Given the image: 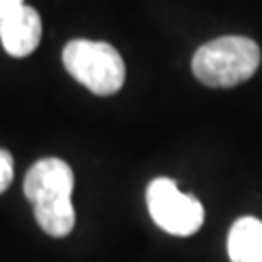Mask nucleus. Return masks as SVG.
<instances>
[{
    "instance_id": "nucleus-5",
    "label": "nucleus",
    "mask_w": 262,
    "mask_h": 262,
    "mask_svg": "<svg viewBox=\"0 0 262 262\" xmlns=\"http://www.w3.org/2000/svg\"><path fill=\"white\" fill-rule=\"evenodd\" d=\"M42 39V18L29 5L0 15V42L11 57H27Z\"/></svg>"
},
{
    "instance_id": "nucleus-6",
    "label": "nucleus",
    "mask_w": 262,
    "mask_h": 262,
    "mask_svg": "<svg viewBox=\"0 0 262 262\" xmlns=\"http://www.w3.org/2000/svg\"><path fill=\"white\" fill-rule=\"evenodd\" d=\"M227 253L232 262H262V221L243 216L229 229Z\"/></svg>"
},
{
    "instance_id": "nucleus-2",
    "label": "nucleus",
    "mask_w": 262,
    "mask_h": 262,
    "mask_svg": "<svg viewBox=\"0 0 262 262\" xmlns=\"http://www.w3.org/2000/svg\"><path fill=\"white\" fill-rule=\"evenodd\" d=\"M260 66V46L249 37L225 35L203 44L192 57V72L203 85L234 88L251 79Z\"/></svg>"
},
{
    "instance_id": "nucleus-8",
    "label": "nucleus",
    "mask_w": 262,
    "mask_h": 262,
    "mask_svg": "<svg viewBox=\"0 0 262 262\" xmlns=\"http://www.w3.org/2000/svg\"><path fill=\"white\" fill-rule=\"evenodd\" d=\"M22 5H24V0H0V15L18 9V7H22Z\"/></svg>"
},
{
    "instance_id": "nucleus-4",
    "label": "nucleus",
    "mask_w": 262,
    "mask_h": 262,
    "mask_svg": "<svg viewBox=\"0 0 262 262\" xmlns=\"http://www.w3.org/2000/svg\"><path fill=\"white\" fill-rule=\"evenodd\" d=\"M146 206L155 225L173 236H192L206 219L201 201L192 194H184L175 179L168 177H158L149 184Z\"/></svg>"
},
{
    "instance_id": "nucleus-7",
    "label": "nucleus",
    "mask_w": 262,
    "mask_h": 262,
    "mask_svg": "<svg viewBox=\"0 0 262 262\" xmlns=\"http://www.w3.org/2000/svg\"><path fill=\"white\" fill-rule=\"evenodd\" d=\"M11 182H13V158L9 151L0 149V194L11 186Z\"/></svg>"
},
{
    "instance_id": "nucleus-1",
    "label": "nucleus",
    "mask_w": 262,
    "mask_h": 262,
    "mask_svg": "<svg viewBox=\"0 0 262 262\" xmlns=\"http://www.w3.org/2000/svg\"><path fill=\"white\" fill-rule=\"evenodd\" d=\"M72 188L75 173L59 158L37 160L24 177V196L33 203L37 225L48 236L63 238L75 227Z\"/></svg>"
},
{
    "instance_id": "nucleus-3",
    "label": "nucleus",
    "mask_w": 262,
    "mask_h": 262,
    "mask_svg": "<svg viewBox=\"0 0 262 262\" xmlns=\"http://www.w3.org/2000/svg\"><path fill=\"white\" fill-rule=\"evenodd\" d=\"M61 59L66 70L98 96L116 94L125 83V61L107 42L72 39L66 44Z\"/></svg>"
}]
</instances>
